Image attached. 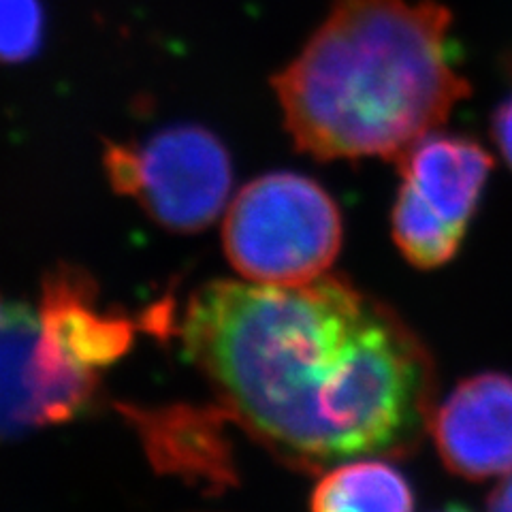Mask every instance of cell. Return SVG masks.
Returning <instances> with one entry per match:
<instances>
[{"label": "cell", "mask_w": 512, "mask_h": 512, "mask_svg": "<svg viewBox=\"0 0 512 512\" xmlns=\"http://www.w3.org/2000/svg\"><path fill=\"white\" fill-rule=\"evenodd\" d=\"M180 338L220 410L303 472L408 457L436 410V361L421 335L340 276L210 282L188 299Z\"/></svg>", "instance_id": "1"}, {"label": "cell", "mask_w": 512, "mask_h": 512, "mask_svg": "<svg viewBox=\"0 0 512 512\" xmlns=\"http://www.w3.org/2000/svg\"><path fill=\"white\" fill-rule=\"evenodd\" d=\"M451 13L421 0H333L274 77L295 146L318 160H399L470 94L448 52Z\"/></svg>", "instance_id": "2"}, {"label": "cell", "mask_w": 512, "mask_h": 512, "mask_svg": "<svg viewBox=\"0 0 512 512\" xmlns=\"http://www.w3.org/2000/svg\"><path fill=\"white\" fill-rule=\"evenodd\" d=\"M344 237L340 207L299 173H267L229 203L222 246L239 276L254 284L295 286L325 276Z\"/></svg>", "instance_id": "3"}, {"label": "cell", "mask_w": 512, "mask_h": 512, "mask_svg": "<svg viewBox=\"0 0 512 512\" xmlns=\"http://www.w3.org/2000/svg\"><path fill=\"white\" fill-rule=\"evenodd\" d=\"M103 167L120 195L175 233H197L220 216L231 192L222 141L195 124L163 128L141 143H107Z\"/></svg>", "instance_id": "4"}, {"label": "cell", "mask_w": 512, "mask_h": 512, "mask_svg": "<svg viewBox=\"0 0 512 512\" xmlns=\"http://www.w3.org/2000/svg\"><path fill=\"white\" fill-rule=\"evenodd\" d=\"M402 186L391 212L397 250L419 269L453 261L478 210L491 154L463 135H425L397 160Z\"/></svg>", "instance_id": "5"}, {"label": "cell", "mask_w": 512, "mask_h": 512, "mask_svg": "<svg viewBox=\"0 0 512 512\" xmlns=\"http://www.w3.org/2000/svg\"><path fill=\"white\" fill-rule=\"evenodd\" d=\"M41 363L73 412H84L99 389V376L131 348L135 325L96 306L84 274L62 269L45 282L39 303Z\"/></svg>", "instance_id": "6"}, {"label": "cell", "mask_w": 512, "mask_h": 512, "mask_svg": "<svg viewBox=\"0 0 512 512\" xmlns=\"http://www.w3.org/2000/svg\"><path fill=\"white\" fill-rule=\"evenodd\" d=\"M429 431L448 472L487 480L512 472V376L461 380L434 410Z\"/></svg>", "instance_id": "7"}, {"label": "cell", "mask_w": 512, "mask_h": 512, "mask_svg": "<svg viewBox=\"0 0 512 512\" xmlns=\"http://www.w3.org/2000/svg\"><path fill=\"white\" fill-rule=\"evenodd\" d=\"M39 306L0 297V438L67 423L41 363Z\"/></svg>", "instance_id": "8"}, {"label": "cell", "mask_w": 512, "mask_h": 512, "mask_svg": "<svg viewBox=\"0 0 512 512\" xmlns=\"http://www.w3.org/2000/svg\"><path fill=\"white\" fill-rule=\"evenodd\" d=\"M406 476L378 457L352 459L325 470L312 491V512H412Z\"/></svg>", "instance_id": "9"}, {"label": "cell", "mask_w": 512, "mask_h": 512, "mask_svg": "<svg viewBox=\"0 0 512 512\" xmlns=\"http://www.w3.org/2000/svg\"><path fill=\"white\" fill-rule=\"evenodd\" d=\"M43 32L41 0H0V62L15 64L35 56Z\"/></svg>", "instance_id": "10"}, {"label": "cell", "mask_w": 512, "mask_h": 512, "mask_svg": "<svg viewBox=\"0 0 512 512\" xmlns=\"http://www.w3.org/2000/svg\"><path fill=\"white\" fill-rule=\"evenodd\" d=\"M493 139L508 167L512 169V94L498 107V111H495Z\"/></svg>", "instance_id": "11"}, {"label": "cell", "mask_w": 512, "mask_h": 512, "mask_svg": "<svg viewBox=\"0 0 512 512\" xmlns=\"http://www.w3.org/2000/svg\"><path fill=\"white\" fill-rule=\"evenodd\" d=\"M487 512H512V472L489 495Z\"/></svg>", "instance_id": "12"}, {"label": "cell", "mask_w": 512, "mask_h": 512, "mask_svg": "<svg viewBox=\"0 0 512 512\" xmlns=\"http://www.w3.org/2000/svg\"><path fill=\"white\" fill-rule=\"evenodd\" d=\"M446 512H468V510H461V508H457V510H446Z\"/></svg>", "instance_id": "13"}]
</instances>
